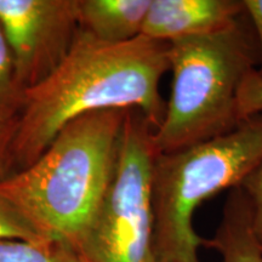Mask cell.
<instances>
[{
  "mask_svg": "<svg viewBox=\"0 0 262 262\" xmlns=\"http://www.w3.org/2000/svg\"><path fill=\"white\" fill-rule=\"evenodd\" d=\"M168 44L140 35L110 44L80 29L70 52L44 80L26 90L14 142L16 168L31 165L75 118L106 110H137L157 129L165 102Z\"/></svg>",
  "mask_w": 262,
  "mask_h": 262,
  "instance_id": "6da1fadb",
  "label": "cell"
},
{
  "mask_svg": "<svg viewBox=\"0 0 262 262\" xmlns=\"http://www.w3.org/2000/svg\"><path fill=\"white\" fill-rule=\"evenodd\" d=\"M127 110L91 112L60 130L27 168L0 183L52 243L77 250L116 169Z\"/></svg>",
  "mask_w": 262,
  "mask_h": 262,
  "instance_id": "7a4b0ae2",
  "label": "cell"
},
{
  "mask_svg": "<svg viewBox=\"0 0 262 262\" xmlns=\"http://www.w3.org/2000/svg\"><path fill=\"white\" fill-rule=\"evenodd\" d=\"M168 58L171 90L162 123L153 133L157 152L187 148L243 122L239 89L258 64L256 39L243 18L224 31L169 42Z\"/></svg>",
  "mask_w": 262,
  "mask_h": 262,
  "instance_id": "3957f363",
  "label": "cell"
},
{
  "mask_svg": "<svg viewBox=\"0 0 262 262\" xmlns=\"http://www.w3.org/2000/svg\"><path fill=\"white\" fill-rule=\"evenodd\" d=\"M262 163V114L234 130L172 153H157L152 201L157 262H201L206 238L193 220L203 203L233 189Z\"/></svg>",
  "mask_w": 262,
  "mask_h": 262,
  "instance_id": "277c9868",
  "label": "cell"
},
{
  "mask_svg": "<svg viewBox=\"0 0 262 262\" xmlns=\"http://www.w3.org/2000/svg\"><path fill=\"white\" fill-rule=\"evenodd\" d=\"M153 133L140 111L127 110L112 181L75 250L81 262H157Z\"/></svg>",
  "mask_w": 262,
  "mask_h": 262,
  "instance_id": "5b68a950",
  "label": "cell"
},
{
  "mask_svg": "<svg viewBox=\"0 0 262 262\" xmlns=\"http://www.w3.org/2000/svg\"><path fill=\"white\" fill-rule=\"evenodd\" d=\"M0 27L25 93L70 52L80 31L79 0H0Z\"/></svg>",
  "mask_w": 262,
  "mask_h": 262,
  "instance_id": "8992f818",
  "label": "cell"
},
{
  "mask_svg": "<svg viewBox=\"0 0 262 262\" xmlns=\"http://www.w3.org/2000/svg\"><path fill=\"white\" fill-rule=\"evenodd\" d=\"M244 16V0H150L141 35L169 44L224 31Z\"/></svg>",
  "mask_w": 262,
  "mask_h": 262,
  "instance_id": "52a82bcc",
  "label": "cell"
},
{
  "mask_svg": "<svg viewBox=\"0 0 262 262\" xmlns=\"http://www.w3.org/2000/svg\"><path fill=\"white\" fill-rule=\"evenodd\" d=\"M150 0H79L80 29L103 42L140 37Z\"/></svg>",
  "mask_w": 262,
  "mask_h": 262,
  "instance_id": "ba28073f",
  "label": "cell"
},
{
  "mask_svg": "<svg viewBox=\"0 0 262 262\" xmlns=\"http://www.w3.org/2000/svg\"><path fill=\"white\" fill-rule=\"evenodd\" d=\"M205 248L214 249L221 262H262V244L255 234L250 203L241 187L231 189L214 237Z\"/></svg>",
  "mask_w": 262,
  "mask_h": 262,
  "instance_id": "9c48e42d",
  "label": "cell"
},
{
  "mask_svg": "<svg viewBox=\"0 0 262 262\" xmlns=\"http://www.w3.org/2000/svg\"><path fill=\"white\" fill-rule=\"evenodd\" d=\"M0 262H81L70 248L57 243L0 239Z\"/></svg>",
  "mask_w": 262,
  "mask_h": 262,
  "instance_id": "30bf717a",
  "label": "cell"
},
{
  "mask_svg": "<svg viewBox=\"0 0 262 262\" xmlns=\"http://www.w3.org/2000/svg\"><path fill=\"white\" fill-rule=\"evenodd\" d=\"M24 104V90L16 78L15 63L0 27V119L17 118Z\"/></svg>",
  "mask_w": 262,
  "mask_h": 262,
  "instance_id": "8fae6325",
  "label": "cell"
},
{
  "mask_svg": "<svg viewBox=\"0 0 262 262\" xmlns=\"http://www.w3.org/2000/svg\"><path fill=\"white\" fill-rule=\"evenodd\" d=\"M0 239H18L31 243H52L40 233L14 202L0 194Z\"/></svg>",
  "mask_w": 262,
  "mask_h": 262,
  "instance_id": "7c38bea8",
  "label": "cell"
},
{
  "mask_svg": "<svg viewBox=\"0 0 262 262\" xmlns=\"http://www.w3.org/2000/svg\"><path fill=\"white\" fill-rule=\"evenodd\" d=\"M238 110L242 120L262 114V77L256 70L251 71L241 85Z\"/></svg>",
  "mask_w": 262,
  "mask_h": 262,
  "instance_id": "4fadbf2b",
  "label": "cell"
},
{
  "mask_svg": "<svg viewBox=\"0 0 262 262\" xmlns=\"http://www.w3.org/2000/svg\"><path fill=\"white\" fill-rule=\"evenodd\" d=\"M17 133V118L0 119V183L16 171L14 142Z\"/></svg>",
  "mask_w": 262,
  "mask_h": 262,
  "instance_id": "5bb4252c",
  "label": "cell"
},
{
  "mask_svg": "<svg viewBox=\"0 0 262 262\" xmlns=\"http://www.w3.org/2000/svg\"><path fill=\"white\" fill-rule=\"evenodd\" d=\"M247 194L251 208L253 227L262 244V163L239 186Z\"/></svg>",
  "mask_w": 262,
  "mask_h": 262,
  "instance_id": "9a60e30c",
  "label": "cell"
},
{
  "mask_svg": "<svg viewBox=\"0 0 262 262\" xmlns=\"http://www.w3.org/2000/svg\"><path fill=\"white\" fill-rule=\"evenodd\" d=\"M245 14L250 19L254 29L258 50V64L256 72L262 77V0H244Z\"/></svg>",
  "mask_w": 262,
  "mask_h": 262,
  "instance_id": "2e32d148",
  "label": "cell"
}]
</instances>
